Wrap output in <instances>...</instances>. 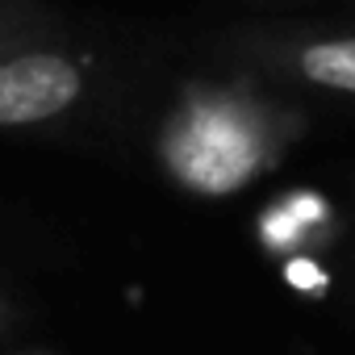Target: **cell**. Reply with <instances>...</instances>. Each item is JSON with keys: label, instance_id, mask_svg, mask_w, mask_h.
Listing matches in <instances>:
<instances>
[{"label": "cell", "instance_id": "obj_2", "mask_svg": "<svg viewBox=\"0 0 355 355\" xmlns=\"http://www.w3.org/2000/svg\"><path fill=\"white\" fill-rule=\"evenodd\" d=\"M297 71L309 84H318V88H334V92H351L355 96V34L351 38L309 42L297 55Z\"/></svg>", "mask_w": 355, "mask_h": 355}, {"label": "cell", "instance_id": "obj_1", "mask_svg": "<svg viewBox=\"0 0 355 355\" xmlns=\"http://www.w3.org/2000/svg\"><path fill=\"white\" fill-rule=\"evenodd\" d=\"M84 96V71L55 51L0 59V130H21L67 113Z\"/></svg>", "mask_w": 355, "mask_h": 355}]
</instances>
